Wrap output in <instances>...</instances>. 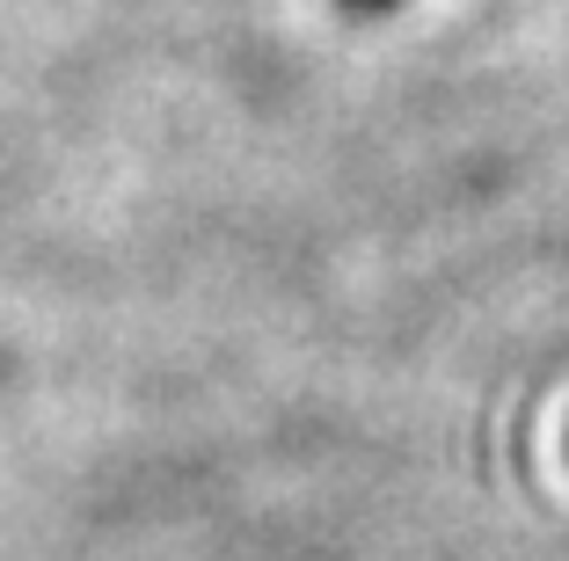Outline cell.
<instances>
[{"label": "cell", "instance_id": "cell-1", "mask_svg": "<svg viewBox=\"0 0 569 561\" xmlns=\"http://www.w3.org/2000/svg\"><path fill=\"white\" fill-rule=\"evenodd\" d=\"M343 8H351V16H387L395 0H343Z\"/></svg>", "mask_w": 569, "mask_h": 561}]
</instances>
